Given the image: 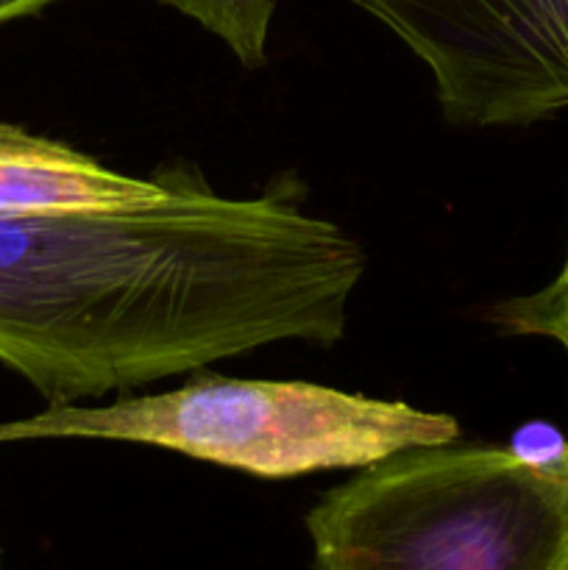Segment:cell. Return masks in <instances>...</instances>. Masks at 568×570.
<instances>
[{
	"instance_id": "1",
	"label": "cell",
	"mask_w": 568,
	"mask_h": 570,
	"mask_svg": "<svg viewBox=\"0 0 568 570\" xmlns=\"http://www.w3.org/2000/svg\"><path fill=\"white\" fill-rule=\"evenodd\" d=\"M306 532L315 570H568V465L407 449L323 493Z\"/></svg>"
},
{
	"instance_id": "2",
	"label": "cell",
	"mask_w": 568,
	"mask_h": 570,
	"mask_svg": "<svg viewBox=\"0 0 568 570\" xmlns=\"http://www.w3.org/2000/svg\"><path fill=\"white\" fill-rule=\"evenodd\" d=\"M454 415L312 382L228 379L195 371L176 390L61 404L0 426V440L81 438L176 451L259 479L360 471L390 454L457 443Z\"/></svg>"
},
{
	"instance_id": "3",
	"label": "cell",
	"mask_w": 568,
	"mask_h": 570,
	"mask_svg": "<svg viewBox=\"0 0 568 570\" xmlns=\"http://www.w3.org/2000/svg\"><path fill=\"white\" fill-rule=\"evenodd\" d=\"M429 70L451 126H529L568 109V0H349Z\"/></svg>"
},
{
	"instance_id": "4",
	"label": "cell",
	"mask_w": 568,
	"mask_h": 570,
	"mask_svg": "<svg viewBox=\"0 0 568 570\" xmlns=\"http://www.w3.org/2000/svg\"><path fill=\"white\" fill-rule=\"evenodd\" d=\"M159 6L189 17L215 33L234 59L248 70L267 65V33H271L276 0H156Z\"/></svg>"
},
{
	"instance_id": "5",
	"label": "cell",
	"mask_w": 568,
	"mask_h": 570,
	"mask_svg": "<svg viewBox=\"0 0 568 570\" xmlns=\"http://www.w3.org/2000/svg\"><path fill=\"white\" fill-rule=\"evenodd\" d=\"M488 321L505 334L555 340L568 356V248L560 273L546 287L501 301L488 312Z\"/></svg>"
},
{
	"instance_id": "6",
	"label": "cell",
	"mask_w": 568,
	"mask_h": 570,
	"mask_svg": "<svg viewBox=\"0 0 568 570\" xmlns=\"http://www.w3.org/2000/svg\"><path fill=\"white\" fill-rule=\"evenodd\" d=\"M53 3H61V0H0V22L20 20V17H33Z\"/></svg>"
},
{
	"instance_id": "7",
	"label": "cell",
	"mask_w": 568,
	"mask_h": 570,
	"mask_svg": "<svg viewBox=\"0 0 568 570\" xmlns=\"http://www.w3.org/2000/svg\"><path fill=\"white\" fill-rule=\"evenodd\" d=\"M0 570H3V562H0Z\"/></svg>"
}]
</instances>
